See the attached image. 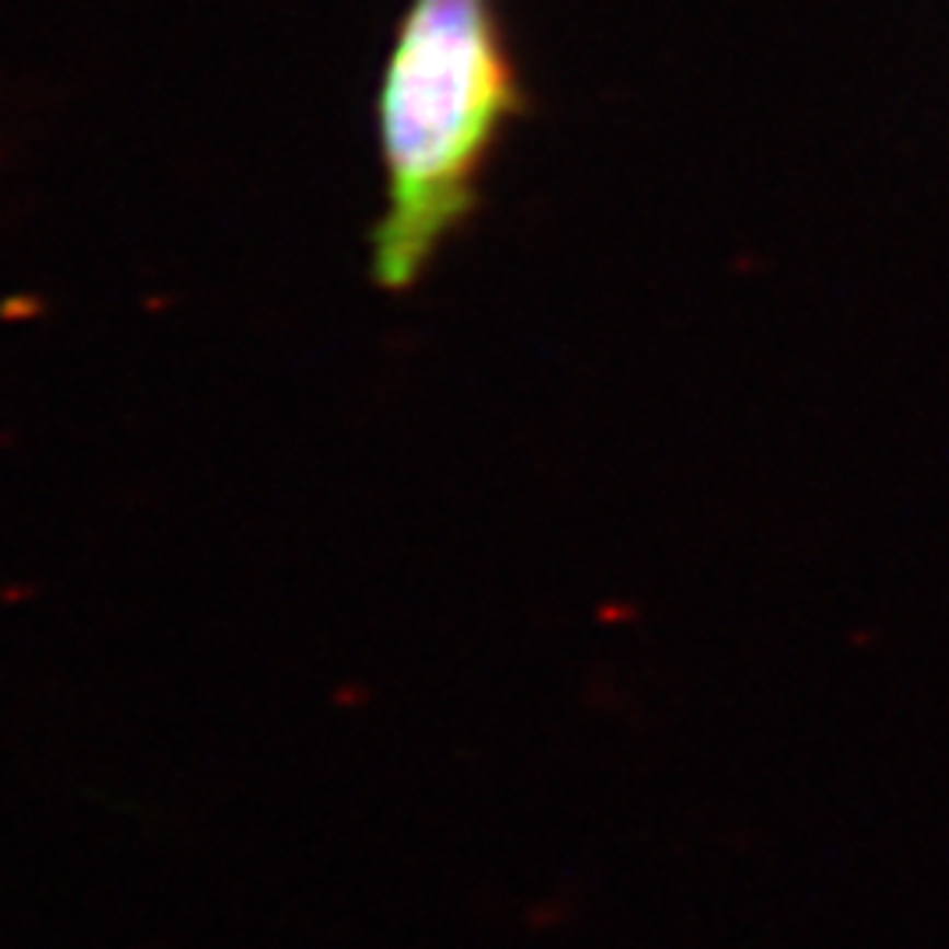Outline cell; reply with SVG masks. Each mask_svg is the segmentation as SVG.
<instances>
[{
	"mask_svg": "<svg viewBox=\"0 0 949 949\" xmlns=\"http://www.w3.org/2000/svg\"><path fill=\"white\" fill-rule=\"evenodd\" d=\"M524 89L493 0H412L377 92L384 208L370 261L384 292L419 286L482 205Z\"/></svg>",
	"mask_w": 949,
	"mask_h": 949,
	"instance_id": "6da1fadb",
	"label": "cell"
}]
</instances>
